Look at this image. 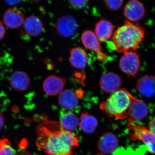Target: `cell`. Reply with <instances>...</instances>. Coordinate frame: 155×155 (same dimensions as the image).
Listing matches in <instances>:
<instances>
[{"instance_id": "1", "label": "cell", "mask_w": 155, "mask_h": 155, "mask_svg": "<svg viewBox=\"0 0 155 155\" xmlns=\"http://www.w3.org/2000/svg\"><path fill=\"white\" fill-rule=\"evenodd\" d=\"M36 145L48 155H73L79 146L77 135L62 127L60 122L45 119L38 126Z\"/></svg>"}, {"instance_id": "2", "label": "cell", "mask_w": 155, "mask_h": 155, "mask_svg": "<svg viewBox=\"0 0 155 155\" xmlns=\"http://www.w3.org/2000/svg\"><path fill=\"white\" fill-rule=\"evenodd\" d=\"M144 37L143 27L137 23L126 21L114 32L112 42L116 51L125 53L136 51Z\"/></svg>"}, {"instance_id": "3", "label": "cell", "mask_w": 155, "mask_h": 155, "mask_svg": "<svg viewBox=\"0 0 155 155\" xmlns=\"http://www.w3.org/2000/svg\"><path fill=\"white\" fill-rule=\"evenodd\" d=\"M131 94L124 88L117 91L100 104V109L110 117L119 119L128 118Z\"/></svg>"}, {"instance_id": "4", "label": "cell", "mask_w": 155, "mask_h": 155, "mask_svg": "<svg viewBox=\"0 0 155 155\" xmlns=\"http://www.w3.org/2000/svg\"><path fill=\"white\" fill-rule=\"evenodd\" d=\"M127 125L129 131V136L133 141L140 140L142 142L150 152L155 153V135L146 127L136 122L128 120Z\"/></svg>"}, {"instance_id": "5", "label": "cell", "mask_w": 155, "mask_h": 155, "mask_svg": "<svg viewBox=\"0 0 155 155\" xmlns=\"http://www.w3.org/2000/svg\"><path fill=\"white\" fill-rule=\"evenodd\" d=\"M119 67L126 75L135 77L140 67L139 56L134 51L124 53L119 61Z\"/></svg>"}, {"instance_id": "6", "label": "cell", "mask_w": 155, "mask_h": 155, "mask_svg": "<svg viewBox=\"0 0 155 155\" xmlns=\"http://www.w3.org/2000/svg\"><path fill=\"white\" fill-rule=\"evenodd\" d=\"M78 24L74 17L69 15L63 16L58 19L56 22V29L60 36L69 38L76 33Z\"/></svg>"}, {"instance_id": "7", "label": "cell", "mask_w": 155, "mask_h": 155, "mask_svg": "<svg viewBox=\"0 0 155 155\" xmlns=\"http://www.w3.org/2000/svg\"><path fill=\"white\" fill-rule=\"evenodd\" d=\"M81 39L85 48L95 53L99 61L103 62L107 59V56L103 52L99 40L94 32L91 31H85L81 35Z\"/></svg>"}, {"instance_id": "8", "label": "cell", "mask_w": 155, "mask_h": 155, "mask_svg": "<svg viewBox=\"0 0 155 155\" xmlns=\"http://www.w3.org/2000/svg\"><path fill=\"white\" fill-rule=\"evenodd\" d=\"M66 84L65 78L55 75H51L47 77L42 84L43 91L50 96L59 95L64 90Z\"/></svg>"}, {"instance_id": "9", "label": "cell", "mask_w": 155, "mask_h": 155, "mask_svg": "<svg viewBox=\"0 0 155 155\" xmlns=\"http://www.w3.org/2000/svg\"><path fill=\"white\" fill-rule=\"evenodd\" d=\"M131 101L128 110V120L136 122L144 119L149 114L148 107L141 100L137 98L131 94Z\"/></svg>"}, {"instance_id": "10", "label": "cell", "mask_w": 155, "mask_h": 155, "mask_svg": "<svg viewBox=\"0 0 155 155\" xmlns=\"http://www.w3.org/2000/svg\"><path fill=\"white\" fill-rule=\"evenodd\" d=\"M122 81L119 75L114 72H109L102 75L100 79L101 89L107 94H113L119 90Z\"/></svg>"}, {"instance_id": "11", "label": "cell", "mask_w": 155, "mask_h": 155, "mask_svg": "<svg viewBox=\"0 0 155 155\" xmlns=\"http://www.w3.org/2000/svg\"><path fill=\"white\" fill-rule=\"evenodd\" d=\"M124 15L129 22H137L144 17L145 10L143 4L138 0H130L124 9Z\"/></svg>"}, {"instance_id": "12", "label": "cell", "mask_w": 155, "mask_h": 155, "mask_svg": "<svg viewBox=\"0 0 155 155\" xmlns=\"http://www.w3.org/2000/svg\"><path fill=\"white\" fill-rule=\"evenodd\" d=\"M25 17L23 13L16 8L8 9L3 17L4 24L10 29H17L23 25Z\"/></svg>"}, {"instance_id": "13", "label": "cell", "mask_w": 155, "mask_h": 155, "mask_svg": "<svg viewBox=\"0 0 155 155\" xmlns=\"http://www.w3.org/2000/svg\"><path fill=\"white\" fill-rule=\"evenodd\" d=\"M10 84L11 87L16 91H25L30 86V78L26 72L18 70L11 74Z\"/></svg>"}, {"instance_id": "14", "label": "cell", "mask_w": 155, "mask_h": 155, "mask_svg": "<svg viewBox=\"0 0 155 155\" xmlns=\"http://www.w3.org/2000/svg\"><path fill=\"white\" fill-rule=\"evenodd\" d=\"M119 146V140L114 134L107 132L100 137L98 142V148L101 153L110 154L115 151Z\"/></svg>"}, {"instance_id": "15", "label": "cell", "mask_w": 155, "mask_h": 155, "mask_svg": "<svg viewBox=\"0 0 155 155\" xmlns=\"http://www.w3.org/2000/svg\"><path fill=\"white\" fill-rule=\"evenodd\" d=\"M137 91L142 96L152 98L155 96V76L144 75L136 83Z\"/></svg>"}, {"instance_id": "16", "label": "cell", "mask_w": 155, "mask_h": 155, "mask_svg": "<svg viewBox=\"0 0 155 155\" xmlns=\"http://www.w3.org/2000/svg\"><path fill=\"white\" fill-rule=\"evenodd\" d=\"M80 98V96L77 93L67 89L64 90L59 94L58 103L62 108L71 110L78 105Z\"/></svg>"}, {"instance_id": "17", "label": "cell", "mask_w": 155, "mask_h": 155, "mask_svg": "<svg viewBox=\"0 0 155 155\" xmlns=\"http://www.w3.org/2000/svg\"><path fill=\"white\" fill-rule=\"evenodd\" d=\"M69 60L72 67L82 69H84L87 65L88 58L85 50L80 47H77L70 50Z\"/></svg>"}, {"instance_id": "18", "label": "cell", "mask_w": 155, "mask_h": 155, "mask_svg": "<svg viewBox=\"0 0 155 155\" xmlns=\"http://www.w3.org/2000/svg\"><path fill=\"white\" fill-rule=\"evenodd\" d=\"M22 25L25 33L33 37L40 35L44 30L43 23L35 16H31L26 18Z\"/></svg>"}, {"instance_id": "19", "label": "cell", "mask_w": 155, "mask_h": 155, "mask_svg": "<svg viewBox=\"0 0 155 155\" xmlns=\"http://www.w3.org/2000/svg\"><path fill=\"white\" fill-rule=\"evenodd\" d=\"M114 27L110 22L102 19L96 24L94 34L100 41L106 42L113 36Z\"/></svg>"}, {"instance_id": "20", "label": "cell", "mask_w": 155, "mask_h": 155, "mask_svg": "<svg viewBox=\"0 0 155 155\" xmlns=\"http://www.w3.org/2000/svg\"><path fill=\"white\" fill-rule=\"evenodd\" d=\"M97 125V120L94 116H92L87 111L81 113L79 126L84 132L88 134L94 133Z\"/></svg>"}, {"instance_id": "21", "label": "cell", "mask_w": 155, "mask_h": 155, "mask_svg": "<svg viewBox=\"0 0 155 155\" xmlns=\"http://www.w3.org/2000/svg\"><path fill=\"white\" fill-rule=\"evenodd\" d=\"M60 123L64 129L72 132L79 125V119L72 112H67L61 116Z\"/></svg>"}, {"instance_id": "22", "label": "cell", "mask_w": 155, "mask_h": 155, "mask_svg": "<svg viewBox=\"0 0 155 155\" xmlns=\"http://www.w3.org/2000/svg\"><path fill=\"white\" fill-rule=\"evenodd\" d=\"M15 153L8 140L6 138L0 139V155H15Z\"/></svg>"}, {"instance_id": "23", "label": "cell", "mask_w": 155, "mask_h": 155, "mask_svg": "<svg viewBox=\"0 0 155 155\" xmlns=\"http://www.w3.org/2000/svg\"><path fill=\"white\" fill-rule=\"evenodd\" d=\"M124 0H104L107 8L110 11H116L121 8Z\"/></svg>"}, {"instance_id": "24", "label": "cell", "mask_w": 155, "mask_h": 155, "mask_svg": "<svg viewBox=\"0 0 155 155\" xmlns=\"http://www.w3.org/2000/svg\"><path fill=\"white\" fill-rule=\"evenodd\" d=\"M88 0H69L70 6L76 10H81L86 7Z\"/></svg>"}, {"instance_id": "25", "label": "cell", "mask_w": 155, "mask_h": 155, "mask_svg": "<svg viewBox=\"0 0 155 155\" xmlns=\"http://www.w3.org/2000/svg\"><path fill=\"white\" fill-rule=\"evenodd\" d=\"M149 130L155 135V116L149 123Z\"/></svg>"}, {"instance_id": "26", "label": "cell", "mask_w": 155, "mask_h": 155, "mask_svg": "<svg viewBox=\"0 0 155 155\" xmlns=\"http://www.w3.org/2000/svg\"><path fill=\"white\" fill-rule=\"evenodd\" d=\"M6 31L5 26L3 25L2 22L0 21V41L2 40L5 35Z\"/></svg>"}, {"instance_id": "27", "label": "cell", "mask_w": 155, "mask_h": 155, "mask_svg": "<svg viewBox=\"0 0 155 155\" xmlns=\"http://www.w3.org/2000/svg\"><path fill=\"white\" fill-rule=\"evenodd\" d=\"M5 1L11 5H17L22 2L23 0H5Z\"/></svg>"}, {"instance_id": "28", "label": "cell", "mask_w": 155, "mask_h": 155, "mask_svg": "<svg viewBox=\"0 0 155 155\" xmlns=\"http://www.w3.org/2000/svg\"><path fill=\"white\" fill-rule=\"evenodd\" d=\"M5 124V118L3 114L0 112V130L3 128Z\"/></svg>"}, {"instance_id": "29", "label": "cell", "mask_w": 155, "mask_h": 155, "mask_svg": "<svg viewBox=\"0 0 155 155\" xmlns=\"http://www.w3.org/2000/svg\"><path fill=\"white\" fill-rule=\"evenodd\" d=\"M22 155H33L30 153H28V152L25 151H22Z\"/></svg>"}, {"instance_id": "30", "label": "cell", "mask_w": 155, "mask_h": 155, "mask_svg": "<svg viewBox=\"0 0 155 155\" xmlns=\"http://www.w3.org/2000/svg\"><path fill=\"white\" fill-rule=\"evenodd\" d=\"M94 155H107L104 154L102 153H99L96 154H95Z\"/></svg>"}, {"instance_id": "31", "label": "cell", "mask_w": 155, "mask_h": 155, "mask_svg": "<svg viewBox=\"0 0 155 155\" xmlns=\"http://www.w3.org/2000/svg\"><path fill=\"white\" fill-rule=\"evenodd\" d=\"M33 1H40V0H33Z\"/></svg>"}]
</instances>
